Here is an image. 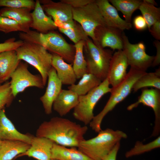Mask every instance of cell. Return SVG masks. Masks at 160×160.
Segmentation results:
<instances>
[{
    "mask_svg": "<svg viewBox=\"0 0 160 160\" xmlns=\"http://www.w3.org/2000/svg\"><path fill=\"white\" fill-rule=\"evenodd\" d=\"M34 8L31 13L32 22L30 27L39 33H46L57 28L52 18L44 11L39 0H36Z\"/></svg>",
    "mask_w": 160,
    "mask_h": 160,
    "instance_id": "18",
    "label": "cell"
},
{
    "mask_svg": "<svg viewBox=\"0 0 160 160\" xmlns=\"http://www.w3.org/2000/svg\"><path fill=\"white\" fill-rule=\"evenodd\" d=\"M153 43L156 49V55L154 56L151 66L155 67L160 64V42L156 40L153 42Z\"/></svg>",
    "mask_w": 160,
    "mask_h": 160,
    "instance_id": "40",
    "label": "cell"
},
{
    "mask_svg": "<svg viewBox=\"0 0 160 160\" xmlns=\"http://www.w3.org/2000/svg\"><path fill=\"white\" fill-rule=\"evenodd\" d=\"M36 1L33 0H0V7L27 8L33 10Z\"/></svg>",
    "mask_w": 160,
    "mask_h": 160,
    "instance_id": "35",
    "label": "cell"
},
{
    "mask_svg": "<svg viewBox=\"0 0 160 160\" xmlns=\"http://www.w3.org/2000/svg\"><path fill=\"white\" fill-rule=\"evenodd\" d=\"M123 49L126 55L129 65L130 68L146 72L152 66L154 56L148 55L145 46L143 41L135 44L130 43L128 37L123 32Z\"/></svg>",
    "mask_w": 160,
    "mask_h": 160,
    "instance_id": "9",
    "label": "cell"
},
{
    "mask_svg": "<svg viewBox=\"0 0 160 160\" xmlns=\"http://www.w3.org/2000/svg\"><path fill=\"white\" fill-rule=\"evenodd\" d=\"M32 135L18 131L7 116L4 109L0 110V139L17 140L31 144Z\"/></svg>",
    "mask_w": 160,
    "mask_h": 160,
    "instance_id": "19",
    "label": "cell"
},
{
    "mask_svg": "<svg viewBox=\"0 0 160 160\" xmlns=\"http://www.w3.org/2000/svg\"><path fill=\"white\" fill-rule=\"evenodd\" d=\"M51 159L57 160H93L76 147L68 148L55 143L51 150Z\"/></svg>",
    "mask_w": 160,
    "mask_h": 160,
    "instance_id": "24",
    "label": "cell"
},
{
    "mask_svg": "<svg viewBox=\"0 0 160 160\" xmlns=\"http://www.w3.org/2000/svg\"><path fill=\"white\" fill-rule=\"evenodd\" d=\"M95 1L84 7L73 8V20L79 23L89 37L95 41V31L98 26L106 25Z\"/></svg>",
    "mask_w": 160,
    "mask_h": 160,
    "instance_id": "8",
    "label": "cell"
},
{
    "mask_svg": "<svg viewBox=\"0 0 160 160\" xmlns=\"http://www.w3.org/2000/svg\"><path fill=\"white\" fill-rule=\"evenodd\" d=\"M27 8L4 7L0 10V15L12 19L28 30L32 22L31 11Z\"/></svg>",
    "mask_w": 160,
    "mask_h": 160,
    "instance_id": "25",
    "label": "cell"
},
{
    "mask_svg": "<svg viewBox=\"0 0 160 160\" xmlns=\"http://www.w3.org/2000/svg\"><path fill=\"white\" fill-rule=\"evenodd\" d=\"M21 61L15 50L0 53V81L4 82L10 78Z\"/></svg>",
    "mask_w": 160,
    "mask_h": 160,
    "instance_id": "22",
    "label": "cell"
},
{
    "mask_svg": "<svg viewBox=\"0 0 160 160\" xmlns=\"http://www.w3.org/2000/svg\"><path fill=\"white\" fill-rule=\"evenodd\" d=\"M107 78L86 94L79 96L78 103L73 109L74 118L85 125L89 124L94 117L93 110L96 104L103 96L111 92Z\"/></svg>",
    "mask_w": 160,
    "mask_h": 160,
    "instance_id": "7",
    "label": "cell"
},
{
    "mask_svg": "<svg viewBox=\"0 0 160 160\" xmlns=\"http://www.w3.org/2000/svg\"><path fill=\"white\" fill-rule=\"evenodd\" d=\"M133 23L135 29L138 31H143L148 28L146 22L141 15L135 16L134 18Z\"/></svg>",
    "mask_w": 160,
    "mask_h": 160,
    "instance_id": "37",
    "label": "cell"
},
{
    "mask_svg": "<svg viewBox=\"0 0 160 160\" xmlns=\"http://www.w3.org/2000/svg\"><path fill=\"white\" fill-rule=\"evenodd\" d=\"M69 4L73 8H79L95 2V0H61Z\"/></svg>",
    "mask_w": 160,
    "mask_h": 160,
    "instance_id": "38",
    "label": "cell"
},
{
    "mask_svg": "<svg viewBox=\"0 0 160 160\" xmlns=\"http://www.w3.org/2000/svg\"><path fill=\"white\" fill-rule=\"evenodd\" d=\"M148 87L160 90V67L155 72L145 73L135 83L132 89L136 92L141 89Z\"/></svg>",
    "mask_w": 160,
    "mask_h": 160,
    "instance_id": "28",
    "label": "cell"
},
{
    "mask_svg": "<svg viewBox=\"0 0 160 160\" xmlns=\"http://www.w3.org/2000/svg\"><path fill=\"white\" fill-rule=\"evenodd\" d=\"M15 98L10 88V82L7 81L0 84V110L9 106Z\"/></svg>",
    "mask_w": 160,
    "mask_h": 160,
    "instance_id": "34",
    "label": "cell"
},
{
    "mask_svg": "<svg viewBox=\"0 0 160 160\" xmlns=\"http://www.w3.org/2000/svg\"><path fill=\"white\" fill-rule=\"evenodd\" d=\"M116 9L121 12L125 20L131 23L133 12L139 8L143 1L140 0H109Z\"/></svg>",
    "mask_w": 160,
    "mask_h": 160,
    "instance_id": "27",
    "label": "cell"
},
{
    "mask_svg": "<svg viewBox=\"0 0 160 160\" xmlns=\"http://www.w3.org/2000/svg\"><path fill=\"white\" fill-rule=\"evenodd\" d=\"M10 78V87L14 97L27 88L43 89L45 86L40 75H34L28 70V63L20 62Z\"/></svg>",
    "mask_w": 160,
    "mask_h": 160,
    "instance_id": "10",
    "label": "cell"
},
{
    "mask_svg": "<svg viewBox=\"0 0 160 160\" xmlns=\"http://www.w3.org/2000/svg\"><path fill=\"white\" fill-rule=\"evenodd\" d=\"M52 54V65L62 84L70 86L75 84L77 79L72 64L67 63L57 54Z\"/></svg>",
    "mask_w": 160,
    "mask_h": 160,
    "instance_id": "21",
    "label": "cell"
},
{
    "mask_svg": "<svg viewBox=\"0 0 160 160\" xmlns=\"http://www.w3.org/2000/svg\"><path fill=\"white\" fill-rule=\"evenodd\" d=\"M140 104L149 107L153 111L155 120L153 130L151 137H156L160 132V91L155 88H146L142 93L135 102L129 105L127 109L131 111L137 107Z\"/></svg>",
    "mask_w": 160,
    "mask_h": 160,
    "instance_id": "11",
    "label": "cell"
},
{
    "mask_svg": "<svg viewBox=\"0 0 160 160\" xmlns=\"http://www.w3.org/2000/svg\"><path fill=\"white\" fill-rule=\"evenodd\" d=\"M60 32L67 36L75 44L81 41H86L89 37L81 25L76 22L74 26L71 28L64 29L58 28Z\"/></svg>",
    "mask_w": 160,
    "mask_h": 160,
    "instance_id": "32",
    "label": "cell"
},
{
    "mask_svg": "<svg viewBox=\"0 0 160 160\" xmlns=\"http://www.w3.org/2000/svg\"><path fill=\"white\" fill-rule=\"evenodd\" d=\"M47 84L44 94L40 98L46 114L52 112L54 101L62 89V84L58 78L55 69L52 67L48 76Z\"/></svg>",
    "mask_w": 160,
    "mask_h": 160,
    "instance_id": "15",
    "label": "cell"
},
{
    "mask_svg": "<svg viewBox=\"0 0 160 160\" xmlns=\"http://www.w3.org/2000/svg\"><path fill=\"white\" fill-rule=\"evenodd\" d=\"M152 36L157 40H160V20L156 22L149 30Z\"/></svg>",
    "mask_w": 160,
    "mask_h": 160,
    "instance_id": "39",
    "label": "cell"
},
{
    "mask_svg": "<svg viewBox=\"0 0 160 160\" xmlns=\"http://www.w3.org/2000/svg\"><path fill=\"white\" fill-rule=\"evenodd\" d=\"M83 52L87 73L94 75L103 81L107 77L113 51L95 44L89 38L85 41Z\"/></svg>",
    "mask_w": 160,
    "mask_h": 160,
    "instance_id": "6",
    "label": "cell"
},
{
    "mask_svg": "<svg viewBox=\"0 0 160 160\" xmlns=\"http://www.w3.org/2000/svg\"><path fill=\"white\" fill-rule=\"evenodd\" d=\"M24 41L19 40H16L14 38H12L0 43V53L11 50H16L23 43Z\"/></svg>",
    "mask_w": 160,
    "mask_h": 160,
    "instance_id": "36",
    "label": "cell"
},
{
    "mask_svg": "<svg viewBox=\"0 0 160 160\" xmlns=\"http://www.w3.org/2000/svg\"><path fill=\"white\" fill-rule=\"evenodd\" d=\"M127 137L121 131L107 128L101 130L95 137L82 140L77 148L93 160H103L118 143Z\"/></svg>",
    "mask_w": 160,
    "mask_h": 160,
    "instance_id": "2",
    "label": "cell"
},
{
    "mask_svg": "<svg viewBox=\"0 0 160 160\" xmlns=\"http://www.w3.org/2000/svg\"><path fill=\"white\" fill-rule=\"evenodd\" d=\"M96 3L105 20L106 25L123 31L131 28L132 24L122 19L117 10L108 0H97Z\"/></svg>",
    "mask_w": 160,
    "mask_h": 160,
    "instance_id": "17",
    "label": "cell"
},
{
    "mask_svg": "<svg viewBox=\"0 0 160 160\" xmlns=\"http://www.w3.org/2000/svg\"><path fill=\"white\" fill-rule=\"evenodd\" d=\"M30 144L17 140H1L0 147V160H12L26 151Z\"/></svg>",
    "mask_w": 160,
    "mask_h": 160,
    "instance_id": "23",
    "label": "cell"
},
{
    "mask_svg": "<svg viewBox=\"0 0 160 160\" xmlns=\"http://www.w3.org/2000/svg\"><path fill=\"white\" fill-rule=\"evenodd\" d=\"M30 30L16 21L0 15V31L7 33L15 31L26 32Z\"/></svg>",
    "mask_w": 160,
    "mask_h": 160,
    "instance_id": "33",
    "label": "cell"
},
{
    "mask_svg": "<svg viewBox=\"0 0 160 160\" xmlns=\"http://www.w3.org/2000/svg\"><path fill=\"white\" fill-rule=\"evenodd\" d=\"M144 1L146 3L151 5L155 6L157 5L156 2L154 0H144Z\"/></svg>",
    "mask_w": 160,
    "mask_h": 160,
    "instance_id": "42",
    "label": "cell"
},
{
    "mask_svg": "<svg viewBox=\"0 0 160 160\" xmlns=\"http://www.w3.org/2000/svg\"><path fill=\"white\" fill-rule=\"evenodd\" d=\"M85 41H81L74 45L75 54L73 68L77 79H80L83 75L87 73V63L83 52Z\"/></svg>",
    "mask_w": 160,
    "mask_h": 160,
    "instance_id": "29",
    "label": "cell"
},
{
    "mask_svg": "<svg viewBox=\"0 0 160 160\" xmlns=\"http://www.w3.org/2000/svg\"><path fill=\"white\" fill-rule=\"evenodd\" d=\"M147 25L148 30L156 22L160 20V8L148 4L144 0L139 9Z\"/></svg>",
    "mask_w": 160,
    "mask_h": 160,
    "instance_id": "30",
    "label": "cell"
},
{
    "mask_svg": "<svg viewBox=\"0 0 160 160\" xmlns=\"http://www.w3.org/2000/svg\"><path fill=\"white\" fill-rule=\"evenodd\" d=\"M4 82L1 81H0V84H1L2 83H3Z\"/></svg>",
    "mask_w": 160,
    "mask_h": 160,
    "instance_id": "43",
    "label": "cell"
},
{
    "mask_svg": "<svg viewBox=\"0 0 160 160\" xmlns=\"http://www.w3.org/2000/svg\"><path fill=\"white\" fill-rule=\"evenodd\" d=\"M49 160H57L55 159H49Z\"/></svg>",
    "mask_w": 160,
    "mask_h": 160,
    "instance_id": "44",
    "label": "cell"
},
{
    "mask_svg": "<svg viewBox=\"0 0 160 160\" xmlns=\"http://www.w3.org/2000/svg\"><path fill=\"white\" fill-rule=\"evenodd\" d=\"M88 128L68 119L54 117L42 122L36 130V136L49 139L66 147H78L84 140Z\"/></svg>",
    "mask_w": 160,
    "mask_h": 160,
    "instance_id": "1",
    "label": "cell"
},
{
    "mask_svg": "<svg viewBox=\"0 0 160 160\" xmlns=\"http://www.w3.org/2000/svg\"><path fill=\"white\" fill-rule=\"evenodd\" d=\"M79 96L69 89H62L54 101L52 108L60 116L68 113L77 105Z\"/></svg>",
    "mask_w": 160,
    "mask_h": 160,
    "instance_id": "20",
    "label": "cell"
},
{
    "mask_svg": "<svg viewBox=\"0 0 160 160\" xmlns=\"http://www.w3.org/2000/svg\"><path fill=\"white\" fill-rule=\"evenodd\" d=\"M1 140L0 139V147L1 145Z\"/></svg>",
    "mask_w": 160,
    "mask_h": 160,
    "instance_id": "45",
    "label": "cell"
},
{
    "mask_svg": "<svg viewBox=\"0 0 160 160\" xmlns=\"http://www.w3.org/2000/svg\"><path fill=\"white\" fill-rule=\"evenodd\" d=\"M15 50L19 60L24 61L37 70L45 86L48 73L52 67V54L39 44L24 41Z\"/></svg>",
    "mask_w": 160,
    "mask_h": 160,
    "instance_id": "5",
    "label": "cell"
},
{
    "mask_svg": "<svg viewBox=\"0 0 160 160\" xmlns=\"http://www.w3.org/2000/svg\"><path fill=\"white\" fill-rule=\"evenodd\" d=\"M123 31L107 25L100 26L95 30L94 43L105 48L110 47L113 50L123 49Z\"/></svg>",
    "mask_w": 160,
    "mask_h": 160,
    "instance_id": "12",
    "label": "cell"
},
{
    "mask_svg": "<svg viewBox=\"0 0 160 160\" xmlns=\"http://www.w3.org/2000/svg\"><path fill=\"white\" fill-rule=\"evenodd\" d=\"M129 66L125 54L123 50H118L111 58L107 78L112 88L116 87L125 78Z\"/></svg>",
    "mask_w": 160,
    "mask_h": 160,
    "instance_id": "13",
    "label": "cell"
},
{
    "mask_svg": "<svg viewBox=\"0 0 160 160\" xmlns=\"http://www.w3.org/2000/svg\"><path fill=\"white\" fill-rule=\"evenodd\" d=\"M39 1L44 12L52 18L56 26L61 23L73 20V8L69 4L61 0L58 2L51 0Z\"/></svg>",
    "mask_w": 160,
    "mask_h": 160,
    "instance_id": "14",
    "label": "cell"
},
{
    "mask_svg": "<svg viewBox=\"0 0 160 160\" xmlns=\"http://www.w3.org/2000/svg\"><path fill=\"white\" fill-rule=\"evenodd\" d=\"M54 143L47 138L32 136L29 149L15 159L26 156L37 160H49L51 159V151Z\"/></svg>",
    "mask_w": 160,
    "mask_h": 160,
    "instance_id": "16",
    "label": "cell"
},
{
    "mask_svg": "<svg viewBox=\"0 0 160 160\" xmlns=\"http://www.w3.org/2000/svg\"><path fill=\"white\" fill-rule=\"evenodd\" d=\"M120 146L119 142L116 144L111 152L103 160H116L117 156Z\"/></svg>",
    "mask_w": 160,
    "mask_h": 160,
    "instance_id": "41",
    "label": "cell"
},
{
    "mask_svg": "<svg viewBox=\"0 0 160 160\" xmlns=\"http://www.w3.org/2000/svg\"><path fill=\"white\" fill-rule=\"evenodd\" d=\"M146 72L130 68L124 80L116 87L111 88L110 97L105 106L89 124L92 130L98 133L102 130L101 124L105 116L129 95L135 83Z\"/></svg>",
    "mask_w": 160,
    "mask_h": 160,
    "instance_id": "4",
    "label": "cell"
},
{
    "mask_svg": "<svg viewBox=\"0 0 160 160\" xmlns=\"http://www.w3.org/2000/svg\"><path fill=\"white\" fill-rule=\"evenodd\" d=\"M19 37L24 41L39 44L48 51L57 54L65 61L72 64L75 54L74 45L68 43L60 34L51 31L42 33L34 31L20 32Z\"/></svg>",
    "mask_w": 160,
    "mask_h": 160,
    "instance_id": "3",
    "label": "cell"
},
{
    "mask_svg": "<svg viewBox=\"0 0 160 160\" xmlns=\"http://www.w3.org/2000/svg\"><path fill=\"white\" fill-rule=\"evenodd\" d=\"M102 81L91 73L84 74L77 84L70 85L68 89L76 93L79 96L84 95L94 88L98 86Z\"/></svg>",
    "mask_w": 160,
    "mask_h": 160,
    "instance_id": "26",
    "label": "cell"
},
{
    "mask_svg": "<svg viewBox=\"0 0 160 160\" xmlns=\"http://www.w3.org/2000/svg\"><path fill=\"white\" fill-rule=\"evenodd\" d=\"M160 147V136L153 141L145 144L138 141L136 142L133 148L125 153V156L129 158L150 151Z\"/></svg>",
    "mask_w": 160,
    "mask_h": 160,
    "instance_id": "31",
    "label": "cell"
}]
</instances>
